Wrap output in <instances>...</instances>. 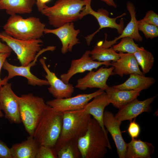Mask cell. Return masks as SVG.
<instances>
[{
    "label": "cell",
    "instance_id": "6da1fadb",
    "mask_svg": "<svg viewBox=\"0 0 158 158\" xmlns=\"http://www.w3.org/2000/svg\"><path fill=\"white\" fill-rule=\"evenodd\" d=\"M78 146L82 158H103L107 148L111 149L108 136L92 117L86 132L78 140Z\"/></svg>",
    "mask_w": 158,
    "mask_h": 158
},
{
    "label": "cell",
    "instance_id": "7a4b0ae2",
    "mask_svg": "<svg viewBox=\"0 0 158 158\" xmlns=\"http://www.w3.org/2000/svg\"><path fill=\"white\" fill-rule=\"evenodd\" d=\"M62 124V113L56 111L49 106L34 133L33 137L38 145L54 147L60 135Z\"/></svg>",
    "mask_w": 158,
    "mask_h": 158
},
{
    "label": "cell",
    "instance_id": "3957f363",
    "mask_svg": "<svg viewBox=\"0 0 158 158\" xmlns=\"http://www.w3.org/2000/svg\"><path fill=\"white\" fill-rule=\"evenodd\" d=\"M45 24L37 17L24 18L20 16H10L3 27L4 32L19 40H28L40 39L43 35Z\"/></svg>",
    "mask_w": 158,
    "mask_h": 158
},
{
    "label": "cell",
    "instance_id": "277c9868",
    "mask_svg": "<svg viewBox=\"0 0 158 158\" xmlns=\"http://www.w3.org/2000/svg\"><path fill=\"white\" fill-rule=\"evenodd\" d=\"M85 4V0H58L40 12L47 18L49 24L56 28L79 19Z\"/></svg>",
    "mask_w": 158,
    "mask_h": 158
},
{
    "label": "cell",
    "instance_id": "5b68a950",
    "mask_svg": "<svg viewBox=\"0 0 158 158\" xmlns=\"http://www.w3.org/2000/svg\"><path fill=\"white\" fill-rule=\"evenodd\" d=\"M62 113V129L56 144L69 140L78 141L86 132L91 116L84 108Z\"/></svg>",
    "mask_w": 158,
    "mask_h": 158
},
{
    "label": "cell",
    "instance_id": "8992f818",
    "mask_svg": "<svg viewBox=\"0 0 158 158\" xmlns=\"http://www.w3.org/2000/svg\"><path fill=\"white\" fill-rule=\"evenodd\" d=\"M42 97L32 93L19 97V111L21 122L29 135L33 136L35 128L48 107Z\"/></svg>",
    "mask_w": 158,
    "mask_h": 158
},
{
    "label": "cell",
    "instance_id": "52a82bcc",
    "mask_svg": "<svg viewBox=\"0 0 158 158\" xmlns=\"http://www.w3.org/2000/svg\"><path fill=\"white\" fill-rule=\"evenodd\" d=\"M0 39L15 53L21 66H23L28 65L33 61L39 54L52 50L51 46L41 49L43 42L40 39L22 40L15 38L4 31L0 32Z\"/></svg>",
    "mask_w": 158,
    "mask_h": 158
},
{
    "label": "cell",
    "instance_id": "ba28073f",
    "mask_svg": "<svg viewBox=\"0 0 158 158\" xmlns=\"http://www.w3.org/2000/svg\"><path fill=\"white\" fill-rule=\"evenodd\" d=\"M86 4L80 12L79 19H81L88 14L93 16L97 20L99 28L95 32L85 37L87 44L89 45L95 35L102 29L105 28H114L116 30L119 34H121L124 29V22L122 20L120 23H117L116 20L118 18L126 15L125 13L114 18L109 17L108 12L103 8L99 9L97 11L94 10L91 6L92 0H85Z\"/></svg>",
    "mask_w": 158,
    "mask_h": 158
},
{
    "label": "cell",
    "instance_id": "9c48e42d",
    "mask_svg": "<svg viewBox=\"0 0 158 158\" xmlns=\"http://www.w3.org/2000/svg\"><path fill=\"white\" fill-rule=\"evenodd\" d=\"M0 109L5 118L11 123L21 122L19 111V97L13 92L11 84L7 82L0 90Z\"/></svg>",
    "mask_w": 158,
    "mask_h": 158
},
{
    "label": "cell",
    "instance_id": "30bf717a",
    "mask_svg": "<svg viewBox=\"0 0 158 158\" xmlns=\"http://www.w3.org/2000/svg\"><path fill=\"white\" fill-rule=\"evenodd\" d=\"M104 90L99 89L92 93L78 95L73 97L55 98L48 101L46 103L57 112L80 110L84 108L89 101Z\"/></svg>",
    "mask_w": 158,
    "mask_h": 158
},
{
    "label": "cell",
    "instance_id": "8fae6325",
    "mask_svg": "<svg viewBox=\"0 0 158 158\" xmlns=\"http://www.w3.org/2000/svg\"><path fill=\"white\" fill-rule=\"evenodd\" d=\"M114 67H102L96 71H90L82 78H79L75 87L82 90L88 88H98L105 90L109 86L107 81L109 77L113 75Z\"/></svg>",
    "mask_w": 158,
    "mask_h": 158
},
{
    "label": "cell",
    "instance_id": "7c38bea8",
    "mask_svg": "<svg viewBox=\"0 0 158 158\" xmlns=\"http://www.w3.org/2000/svg\"><path fill=\"white\" fill-rule=\"evenodd\" d=\"M90 51H86L80 58L73 60L67 72L60 76L61 80L65 83H68L71 78L76 74L92 71L97 69L102 65L111 66L110 61L99 62L93 60L90 56Z\"/></svg>",
    "mask_w": 158,
    "mask_h": 158
},
{
    "label": "cell",
    "instance_id": "4fadbf2b",
    "mask_svg": "<svg viewBox=\"0 0 158 158\" xmlns=\"http://www.w3.org/2000/svg\"><path fill=\"white\" fill-rule=\"evenodd\" d=\"M80 32L79 29H75L73 22L66 23L54 29L45 28L44 30V33L53 34L59 38L62 44L63 54L72 51L73 47L80 43L77 38Z\"/></svg>",
    "mask_w": 158,
    "mask_h": 158
},
{
    "label": "cell",
    "instance_id": "5bb4252c",
    "mask_svg": "<svg viewBox=\"0 0 158 158\" xmlns=\"http://www.w3.org/2000/svg\"><path fill=\"white\" fill-rule=\"evenodd\" d=\"M40 62L46 73L44 77L50 85L48 88L49 92L55 98L63 99L71 97L74 92L73 85L71 83H65L59 78L54 73L49 69L44 59H40Z\"/></svg>",
    "mask_w": 158,
    "mask_h": 158
},
{
    "label": "cell",
    "instance_id": "9a60e30c",
    "mask_svg": "<svg viewBox=\"0 0 158 158\" xmlns=\"http://www.w3.org/2000/svg\"><path fill=\"white\" fill-rule=\"evenodd\" d=\"M157 96L155 95L142 101L135 99L119 109L115 117L121 122L126 120L131 121L143 112H150L151 110L150 104Z\"/></svg>",
    "mask_w": 158,
    "mask_h": 158
},
{
    "label": "cell",
    "instance_id": "2e32d148",
    "mask_svg": "<svg viewBox=\"0 0 158 158\" xmlns=\"http://www.w3.org/2000/svg\"><path fill=\"white\" fill-rule=\"evenodd\" d=\"M103 123L110 134L115 144L119 158H125L126 143L122 135L120 126L122 122L116 119L111 112L105 111L103 116Z\"/></svg>",
    "mask_w": 158,
    "mask_h": 158
},
{
    "label": "cell",
    "instance_id": "e0dca14e",
    "mask_svg": "<svg viewBox=\"0 0 158 158\" xmlns=\"http://www.w3.org/2000/svg\"><path fill=\"white\" fill-rule=\"evenodd\" d=\"M41 54L38 55L33 61L25 66L13 65L9 63L6 59L3 64L2 68L8 73V75L6 76L7 79L9 80L16 76H20L25 78L28 80V84L33 86L49 85L47 80L38 78L32 74L30 71L31 67L36 64L37 58Z\"/></svg>",
    "mask_w": 158,
    "mask_h": 158
},
{
    "label": "cell",
    "instance_id": "ac0fdd59",
    "mask_svg": "<svg viewBox=\"0 0 158 158\" xmlns=\"http://www.w3.org/2000/svg\"><path fill=\"white\" fill-rule=\"evenodd\" d=\"M126 8L130 16V20L126 27L123 29L121 33L118 37L111 41L107 40V35L105 34L104 42L101 44L103 47L109 48L116 43V41L122 38L129 37L137 42L142 41L143 38L140 34L138 28V20L136 18L135 7L131 2L128 1L126 4Z\"/></svg>",
    "mask_w": 158,
    "mask_h": 158
},
{
    "label": "cell",
    "instance_id": "d6986e66",
    "mask_svg": "<svg viewBox=\"0 0 158 158\" xmlns=\"http://www.w3.org/2000/svg\"><path fill=\"white\" fill-rule=\"evenodd\" d=\"M118 53L119 59L111 63V66L114 67L113 75H118L121 78L124 75L134 73L144 75L140 71L133 54Z\"/></svg>",
    "mask_w": 158,
    "mask_h": 158
},
{
    "label": "cell",
    "instance_id": "ffe728a7",
    "mask_svg": "<svg viewBox=\"0 0 158 158\" xmlns=\"http://www.w3.org/2000/svg\"><path fill=\"white\" fill-rule=\"evenodd\" d=\"M92 100L89 102L84 108L89 114L92 116L99 123L106 135L107 133L103 123V116L105 108L110 103L105 92L95 97Z\"/></svg>",
    "mask_w": 158,
    "mask_h": 158
},
{
    "label": "cell",
    "instance_id": "44dd1931",
    "mask_svg": "<svg viewBox=\"0 0 158 158\" xmlns=\"http://www.w3.org/2000/svg\"><path fill=\"white\" fill-rule=\"evenodd\" d=\"M105 91L110 103L119 109L133 100L140 95V91L120 90L109 86Z\"/></svg>",
    "mask_w": 158,
    "mask_h": 158
},
{
    "label": "cell",
    "instance_id": "7402d4cb",
    "mask_svg": "<svg viewBox=\"0 0 158 158\" xmlns=\"http://www.w3.org/2000/svg\"><path fill=\"white\" fill-rule=\"evenodd\" d=\"M154 147L149 142L132 138L126 143L125 158H151Z\"/></svg>",
    "mask_w": 158,
    "mask_h": 158
},
{
    "label": "cell",
    "instance_id": "603a6c76",
    "mask_svg": "<svg viewBox=\"0 0 158 158\" xmlns=\"http://www.w3.org/2000/svg\"><path fill=\"white\" fill-rule=\"evenodd\" d=\"M155 82V80L153 77L134 73L130 74L129 78L123 83L112 87L120 90L141 91L148 89Z\"/></svg>",
    "mask_w": 158,
    "mask_h": 158
},
{
    "label": "cell",
    "instance_id": "cb8c5ba5",
    "mask_svg": "<svg viewBox=\"0 0 158 158\" xmlns=\"http://www.w3.org/2000/svg\"><path fill=\"white\" fill-rule=\"evenodd\" d=\"M36 0H0V9L10 16L29 14L32 11Z\"/></svg>",
    "mask_w": 158,
    "mask_h": 158
},
{
    "label": "cell",
    "instance_id": "d4e9b609",
    "mask_svg": "<svg viewBox=\"0 0 158 158\" xmlns=\"http://www.w3.org/2000/svg\"><path fill=\"white\" fill-rule=\"evenodd\" d=\"M39 145L33 136L13 145L11 148L12 158H35Z\"/></svg>",
    "mask_w": 158,
    "mask_h": 158
},
{
    "label": "cell",
    "instance_id": "484cf974",
    "mask_svg": "<svg viewBox=\"0 0 158 158\" xmlns=\"http://www.w3.org/2000/svg\"><path fill=\"white\" fill-rule=\"evenodd\" d=\"M57 158H79L81 155L78 141L69 140L55 145Z\"/></svg>",
    "mask_w": 158,
    "mask_h": 158
},
{
    "label": "cell",
    "instance_id": "4316f807",
    "mask_svg": "<svg viewBox=\"0 0 158 158\" xmlns=\"http://www.w3.org/2000/svg\"><path fill=\"white\" fill-rule=\"evenodd\" d=\"M90 54L93 60L99 62L116 61L119 58V53L115 51L113 47H102L100 42L90 51Z\"/></svg>",
    "mask_w": 158,
    "mask_h": 158
},
{
    "label": "cell",
    "instance_id": "83f0119b",
    "mask_svg": "<svg viewBox=\"0 0 158 158\" xmlns=\"http://www.w3.org/2000/svg\"><path fill=\"white\" fill-rule=\"evenodd\" d=\"M133 54L139 66L141 67L143 74L144 75L149 72L154 61V57L152 53L143 47H141Z\"/></svg>",
    "mask_w": 158,
    "mask_h": 158
},
{
    "label": "cell",
    "instance_id": "f1b7e54d",
    "mask_svg": "<svg viewBox=\"0 0 158 158\" xmlns=\"http://www.w3.org/2000/svg\"><path fill=\"white\" fill-rule=\"evenodd\" d=\"M134 40L129 37L122 38L118 43L113 46V49L116 52L133 54L139 48L138 45L135 43Z\"/></svg>",
    "mask_w": 158,
    "mask_h": 158
},
{
    "label": "cell",
    "instance_id": "f546056e",
    "mask_svg": "<svg viewBox=\"0 0 158 158\" xmlns=\"http://www.w3.org/2000/svg\"><path fill=\"white\" fill-rule=\"evenodd\" d=\"M139 31L142 32L147 39H152L158 36V27L146 23L142 20H138Z\"/></svg>",
    "mask_w": 158,
    "mask_h": 158
},
{
    "label": "cell",
    "instance_id": "4dcf8cb0",
    "mask_svg": "<svg viewBox=\"0 0 158 158\" xmlns=\"http://www.w3.org/2000/svg\"><path fill=\"white\" fill-rule=\"evenodd\" d=\"M35 158H57L55 147L39 146Z\"/></svg>",
    "mask_w": 158,
    "mask_h": 158
},
{
    "label": "cell",
    "instance_id": "1f68e13d",
    "mask_svg": "<svg viewBox=\"0 0 158 158\" xmlns=\"http://www.w3.org/2000/svg\"><path fill=\"white\" fill-rule=\"evenodd\" d=\"M141 20L146 23L158 27V15L153 11H148Z\"/></svg>",
    "mask_w": 158,
    "mask_h": 158
},
{
    "label": "cell",
    "instance_id": "d6a6232c",
    "mask_svg": "<svg viewBox=\"0 0 158 158\" xmlns=\"http://www.w3.org/2000/svg\"><path fill=\"white\" fill-rule=\"evenodd\" d=\"M140 131L139 125L135 121H130L128 128V132L132 138H136L139 136Z\"/></svg>",
    "mask_w": 158,
    "mask_h": 158
},
{
    "label": "cell",
    "instance_id": "836d02e7",
    "mask_svg": "<svg viewBox=\"0 0 158 158\" xmlns=\"http://www.w3.org/2000/svg\"><path fill=\"white\" fill-rule=\"evenodd\" d=\"M0 158H12L11 148L0 140Z\"/></svg>",
    "mask_w": 158,
    "mask_h": 158
},
{
    "label": "cell",
    "instance_id": "e575fe53",
    "mask_svg": "<svg viewBox=\"0 0 158 158\" xmlns=\"http://www.w3.org/2000/svg\"><path fill=\"white\" fill-rule=\"evenodd\" d=\"M11 54V52L0 53V90L2 86L8 82V80L6 76L3 80H1L0 78V73L1 68H2L4 62L6 59L10 56Z\"/></svg>",
    "mask_w": 158,
    "mask_h": 158
},
{
    "label": "cell",
    "instance_id": "d590c367",
    "mask_svg": "<svg viewBox=\"0 0 158 158\" xmlns=\"http://www.w3.org/2000/svg\"><path fill=\"white\" fill-rule=\"evenodd\" d=\"M50 0H37L36 4L38 11L40 12L47 6L45 4Z\"/></svg>",
    "mask_w": 158,
    "mask_h": 158
},
{
    "label": "cell",
    "instance_id": "8d00e7d4",
    "mask_svg": "<svg viewBox=\"0 0 158 158\" xmlns=\"http://www.w3.org/2000/svg\"><path fill=\"white\" fill-rule=\"evenodd\" d=\"M12 50L6 44L2 43L0 40V53L11 52Z\"/></svg>",
    "mask_w": 158,
    "mask_h": 158
},
{
    "label": "cell",
    "instance_id": "74e56055",
    "mask_svg": "<svg viewBox=\"0 0 158 158\" xmlns=\"http://www.w3.org/2000/svg\"><path fill=\"white\" fill-rule=\"evenodd\" d=\"M109 6L116 8L117 5L114 0H101Z\"/></svg>",
    "mask_w": 158,
    "mask_h": 158
},
{
    "label": "cell",
    "instance_id": "f35d334b",
    "mask_svg": "<svg viewBox=\"0 0 158 158\" xmlns=\"http://www.w3.org/2000/svg\"><path fill=\"white\" fill-rule=\"evenodd\" d=\"M1 111L0 109V118H2L4 116V115Z\"/></svg>",
    "mask_w": 158,
    "mask_h": 158
},
{
    "label": "cell",
    "instance_id": "ab89813d",
    "mask_svg": "<svg viewBox=\"0 0 158 158\" xmlns=\"http://www.w3.org/2000/svg\"></svg>",
    "mask_w": 158,
    "mask_h": 158
}]
</instances>
